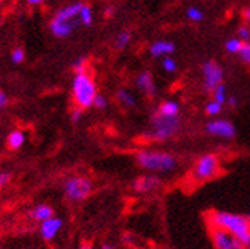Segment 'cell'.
Segmentation results:
<instances>
[{
  "mask_svg": "<svg viewBox=\"0 0 250 249\" xmlns=\"http://www.w3.org/2000/svg\"><path fill=\"white\" fill-rule=\"evenodd\" d=\"M136 164L153 174L171 173L179 167V160L165 150H141L136 153Z\"/></svg>",
  "mask_w": 250,
  "mask_h": 249,
  "instance_id": "cell-2",
  "label": "cell"
},
{
  "mask_svg": "<svg viewBox=\"0 0 250 249\" xmlns=\"http://www.w3.org/2000/svg\"><path fill=\"white\" fill-rule=\"evenodd\" d=\"M162 68H164L168 73H174L177 70V63H176V60H172L171 57H165L164 61H162Z\"/></svg>",
  "mask_w": 250,
  "mask_h": 249,
  "instance_id": "cell-26",
  "label": "cell"
},
{
  "mask_svg": "<svg viewBox=\"0 0 250 249\" xmlns=\"http://www.w3.org/2000/svg\"><path fill=\"white\" fill-rule=\"evenodd\" d=\"M80 249H93V246H92V245H89V243H84V245H81V246H80Z\"/></svg>",
  "mask_w": 250,
  "mask_h": 249,
  "instance_id": "cell-40",
  "label": "cell"
},
{
  "mask_svg": "<svg viewBox=\"0 0 250 249\" xmlns=\"http://www.w3.org/2000/svg\"><path fill=\"white\" fill-rule=\"evenodd\" d=\"M28 217L34 222H44L47 219H51L54 217V208L51 205H46V204H40V205H37L34 206L32 209L28 211Z\"/></svg>",
  "mask_w": 250,
  "mask_h": 249,
  "instance_id": "cell-15",
  "label": "cell"
},
{
  "mask_svg": "<svg viewBox=\"0 0 250 249\" xmlns=\"http://www.w3.org/2000/svg\"><path fill=\"white\" fill-rule=\"evenodd\" d=\"M180 126L182 122L179 116H165L156 112L151 118V129H149L148 138L157 142L168 141L179 133Z\"/></svg>",
  "mask_w": 250,
  "mask_h": 249,
  "instance_id": "cell-4",
  "label": "cell"
},
{
  "mask_svg": "<svg viewBox=\"0 0 250 249\" xmlns=\"http://www.w3.org/2000/svg\"><path fill=\"white\" fill-rule=\"evenodd\" d=\"M83 6H84V3H80V2L62 6V8H60L57 11L54 20H58V22H73L75 19H78L80 11H81Z\"/></svg>",
  "mask_w": 250,
  "mask_h": 249,
  "instance_id": "cell-12",
  "label": "cell"
},
{
  "mask_svg": "<svg viewBox=\"0 0 250 249\" xmlns=\"http://www.w3.org/2000/svg\"><path fill=\"white\" fill-rule=\"evenodd\" d=\"M212 99L217 103H220L221 106L228 101V95H226V86H224L223 83L220 86H217L214 91H212Z\"/></svg>",
  "mask_w": 250,
  "mask_h": 249,
  "instance_id": "cell-21",
  "label": "cell"
},
{
  "mask_svg": "<svg viewBox=\"0 0 250 249\" xmlns=\"http://www.w3.org/2000/svg\"><path fill=\"white\" fill-rule=\"evenodd\" d=\"M130 42H131V34L127 32V31H124L116 37V47L124 49V47H127L130 45Z\"/></svg>",
  "mask_w": 250,
  "mask_h": 249,
  "instance_id": "cell-24",
  "label": "cell"
},
{
  "mask_svg": "<svg viewBox=\"0 0 250 249\" xmlns=\"http://www.w3.org/2000/svg\"><path fill=\"white\" fill-rule=\"evenodd\" d=\"M174 51H176V45L171 43V42H167V40H159V42H154L151 46H149V54L156 58H160V57H169Z\"/></svg>",
  "mask_w": 250,
  "mask_h": 249,
  "instance_id": "cell-16",
  "label": "cell"
},
{
  "mask_svg": "<svg viewBox=\"0 0 250 249\" xmlns=\"http://www.w3.org/2000/svg\"><path fill=\"white\" fill-rule=\"evenodd\" d=\"M107 106H108L107 98L104 95H101V93H98L96 98H95V101H93V107H96L99 110H104V109H107Z\"/></svg>",
  "mask_w": 250,
  "mask_h": 249,
  "instance_id": "cell-29",
  "label": "cell"
},
{
  "mask_svg": "<svg viewBox=\"0 0 250 249\" xmlns=\"http://www.w3.org/2000/svg\"><path fill=\"white\" fill-rule=\"evenodd\" d=\"M208 229H209L212 245H214L215 249H244L246 248L233 234H230L226 229H221L217 226H208Z\"/></svg>",
  "mask_w": 250,
  "mask_h": 249,
  "instance_id": "cell-7",
  "label": "cell"
},
{
  "mask_svg": "<svg viewBox=\"0 0 250 249\" xmlns=\"http://www.w3.org/2000/svg\"><path fill=\"white\" fill-rule=\"evenodd\" d=\"M136 86L142 93L146 96H154L156 95V84L149 72H141L136 78Z\"/></svg>",
  "mask_w": 250,
  "mask_h": 249,
  "instance_id": "cell-13",
  "label": "cell"
},
{
  "mask_svg": "<svg viewBox=\"0 0 250 249\" xmlns=\"http://www.w3.org/2000/svg\"><path fill=\"white\" fill-rule=\"evenodd\" d=\"M81 115H83V110L77 107V109H75V110L72 112V121H73V122H80Z\"/></svg>",
  "mask_w": 250,
  "mask_h": 249,
  "instance_id": "cell-33",
  "label": "cell"
},
{
  "mask_svg": "<svg viewBox=\"0 0 250 249\" xmlns=\"http://www.w3.org/2000/svg\"><path fill=\"white\" fill-rule=\"evenodd\" d=\"M62 190L69 201L72 202H81L87 199L93 191V183L89 178L84 176H72L64 181Z\"/></svg>",
  "mask_w": 250,
  "mask_h": 249,
  "instance_id": "cell-6",
  "label": "cell"
},
{
  "mask_svg": "<svg viewBox=\"0 0 250 249\" xmlns=\"http://www.w3.org/2000/svg\"><path fill=\"white\" fill-rule=\"evenodd\" d=\"M244 249H250V245H249V246H246V248H244Z\"/></svg>",
  "mask_w": 250,
  "mask_h": 249,
  "instance_id": "cell-42",
  "label": "cell"
},
{
  "mask_svg": "<svg viewBox=\"0 0 250 249\" xmlns=\"http://www.w3.org/2000/svg\"><path fill=\"white\" fill-rule=\"evenodd\" d=\"M99 249H115V246L111 245V243H103Z\"/></svg>",
  "mask_w": 250,
  "mask_h": 249,
  "instance_id": "cell-37",
  "label": "cell"
},
{
  "mask_svg": "<svg viewBox=\"0 0 250 249\" xmlns=\"http://www.w3.org/2000/svg\"><path fill=\"white\" fill-rule=\"evenodd\" d=\"M73 70L75 73H85L87 72V58L81 57L73 63Z\"/></svg>",
  "mask_w": 250,
  "mask_h": 249,
  "instance_id": "cell-28",
  "label": "cell"
},
{
  "mask_svg": "<svg viewBox=\"0 0 250 249\" xmlns=\"http://www.w3.org/2000/svg\"><path fill=\"white\" fill-rule=\"evenodd\" d=\"M221 110H223V106L220 103L214 101V99H210V101L206 103V106H205V112L208 116H218L221 113Z\"/></svg>",
  "mask_w": 250,
  "mask_h": 249,
  "instance_id": "cell-22",
  "label": "cell"
},
{
  "mask_svg": "<svg viewBox=\"0 0 250 249\" xmlns=\"http://www.w3.org/2000/svg\"><path fill=\"white\" fill-rule=\"evenodd\" d=\"M8 106V96L5 92H0V110Z\"/></svg>",
  "mask_w": 250,
  "mask_h": 249,
  "instance_id": "cell-34",
  "label": "cell"
},
{
  "mask_svg": "<svg viewBox=\"0 0 250 249\" xmlns=\"http://www.w3.org/2000/svg\"><path fill=\"white\" fill-rule=\"evenodd\" d=\"M96 95V84L89 73H75L72 80V98L77 107L81 110L93 107Z\"/></svg>",
  "mask_w": 250,
  "mask_h": 249,
  "instance_id": "cell-3",
  "label": "cell"
},
{
  "mask_svg": "<svg viewBox=\"0 0 250 249\" xmlns=\"http://www.w3.org/2000/svg\"><path fill=\"white\" fill-rule=\"evenodd\" d=\"M247 220H249V226H250V213L247 214Z\"/></svg>",
  "mask_w": 250,
  "mask_h": 249,
  "instance_id": "cell-41",
  "label": "cell"
},
{
  "mask_svg": "<svg viewBox=\"0 0 250 249\" xmlns=\"http://www.w3.org/2000/svg\"><path fill=\"white\" fill-rule=\"evenodd\" d=\"M157 112L162 115H165V116H179L180 115V106H179V103L172 101V99H168V101H164L159 106Z\"/></svg>",
  "mask_w": 250,
  "mask_h": 249,
  "instance_id": "cell-18",
  "label": "cell"
},
{
  "mask_svg": "<svg viewBox=\"0 0 250 249\" xmlns=\"http://www.w3.org/2000/svg\"><path fill=\"white\" fill-rule=\"evenodd\" d=\"M80 22L84 24V26H92L93 23V9L89 5H84L80 11V16H78Z\"/></svg>",
  "mask_w": 250,
  "mask_h": 249,
  "instance_id": "cell-20",
  "label": "cell"
},
{
  "mask_svg": "<svg viewBox=\"0 0 250 249\" xmlns=\"http://www.w3.org/2000/svg\"><path fill=\"white\" fill-rule=\"evenodd\" d=\"M241 60L244 61V63L250 65V43H244L243 47H241V51L238 52Z\"/></svg>",
  "mask_w": 250,
  "mask_h": 249,
  "instance_id": "cell-30",
  "label": "cell"
},
{
  "mask_svg": "<svg viewBox=\"0 0 250 249\" xmlns=\"http://www.w3.org/2000/svg\"><path fill=\"white\" fill-rule=\"evenodd\" d=\"M205 129L209 135L223 139H233L236 135L235 126L228 119H212L206 124Z\"/></svg>",
  "mask_w": 250,
  "mask_h": 249,
  "instance_id": "cell-9",
  "label": "cell"
},
{
  "mask_svg": "<svg viewBox=\"0 0 250 249\" xmlns=\"http://www.w3.org/2000/svg\"><path fill=\"white\" fill-rule=\"evenodd\" d=\"M77 28V24H75L73 22H58V20H52L51 23H49V29H51V32L58 37V39H66V37H69L73 29Z\"/></svg>",
  "mask_w": 250,
  "mask_h": 249,
  "instance_id": "cell-14",
  "label": "cell"
},
{
  "mask_svg": "<svg viewBox=\"0 0 250 249\" xmlns=\"http://www.w3.org/2000/svg\"><path fill=\"white\" fill-rule=\"evenodd\" d=\"M244 17H246L247 22H250V8H247V9L244 11Z\"/></svg>",
  "mask_w": 250,
  "mask_h": 249,
  "instance_id": "cell-39",
  "label": "cell"
},
{
  "mask_svg": "<svg viewBox=\"0 0 250 249\" xmlns=\"http://www.w3.org/2000/svg\"><path fill=\"white\" fill-rule=\"evenodd\" d=\"M208 226H217L233 234L244 246L250 245V226L247 216L228 213V211H210L206 214Z\"/></svg>",
  "mask_w": 250,
  "mask_h": 249,
  "instance_id": "cell-1",
  "label": "cell"
},
{
  "mask_svg": "<svg viewBox=\"0 0 250 249\" xmlns=\"http://www.w3.org/2000/svg\"><path fill=\"white\" fill-rule=\"evenodd\" d=\"M26 3H29V5H32V6H37V5L43 3V0H26Z\"/></svg>",
  "mask_w": 250,
  "mask_h": 249,
  "instance_id": "cell-36",
  "label": "cell"
},
{
  "mask_svg": "<svg viewBox=\"0 0 250 249\" xmlns=\"http://www.w3.org/2000/svg\"><path fill=\"white\" fill-rule=\"evenodd\" d=\"M23 60H24V51L21 47H16L14 51L11 52V61L14 65H20L23 63Z\"/></svg>",
  "mask_w": 250,
  "mask_h": 249,
  "instance_id": "cell-27",
  "label": "cell"
},
{
  "mask_svg": "<svg viewBox=\"0 0 250 249\" xmlns=\"http://www.w3.org/2000/svg\"><path fill=\"white\" fill-rule=\"evenodd\" d=\"M186 16H188V19L192 20V22H202V20H203V17H205L203 11H202V9H198V8H195V6L188 8Z\"/></svg>",
  "mask_w": 250,
  "mask_h": 249,
  "instance_id": "cell-25",
  "label": "cell"
},
{
  "mask_svg": "<svg viewBox=\"0 0 250 249\" xmlns=\"http://www.w3.org/2000/svg\"><path fill=\"white\" fill-rule=\"evenodd\" d=\"M202 72H203L205 91L212 93V91H214L217 86H220L223 83L224 72H223L221 66L217 65L215 61H206V63H203Z\"/></svg>",
  "mask_w": 250,
  "mask_h": 249,
  "instance_id": "cell-8",
  "label": "cell"
},
{
  "mask_svg": "<svg viewBox=\"0 0 250 249\" xmlns=\"http://www.w3.org/2000/svg\"><path fill=\"white\" fill-rule=\"evenodd\" d=\"M110 14H113V6H107L105 8V16H110Z\"/></svg>",
  "mask_w": 250,
  "mask_h": 249,
  "instance_id": "cell-38",
  "label": "cell"
},
{
  "mask_svg": "<svg viewBox=\"0 0 250 249\" xmlns=\"http://www.w3.org/2000/svg\"><path fill=\"white\" fill-rule=\"evenodd\" d=\"M226 103H228L230 107H236V104H238V101H236V98H235V96H229Z\"/></svg>",
  "mask_w": 250,
  "mask_h": 249,
  "instance_id": "cell-35",
  "label": "cell"
},
{
  "mask_svg": "<svg viewBox=\"0 0 250 249\" xmlns=\"http://www.w3.org/2000/svg\"><path fill=\"white\" fill-rule=\"evenodd\" d=\"M221 173V162L220 158L214 153H208L200 156L191 170V179L197 183H203L218 178Z\"/></svg>",
  "mask_w": 250,
  "mask_h": 249,
  "instance_id": "cell-5",
  "label": "cell"
},
{
  "mask_svg": "<svg viewBox=\"0 0 250 249\" xmlns=\"http://www.w3.org/2000/svg\"><path fill=\"white\" fill-rule=\"evenodd\" d=\"M238 35H240V40L247 42V40H250V29L246 28V26H243V28L238 29Z\"/></svg>",
  "mask_w": 250,
  "mask_h": 249,
  "instance_id": "cell-31",
  "label": "cell"
},
{
  "mask_svg": "<svg viewBox=\"0 0 250 249\" xmlns=\"http://www.w3.org/2000/svg\"><path fill=\"white\" fill-rule=\"evenodd\" d=\"M162 186V181L159 176L156 174H144V176L136 178L131 183V188L136 193H141V194H148V193H153L156 190H159Z\"/></svg>",
  "mask_w": 250,
  "mask_h": 249,
  "instance_id": "cell-10",
  "label": "cell"
},
{
  "mask_svg": "<svg viewBox=\"0 0 250 249\" xmlns=\"http://www.w3.org/2000/svg\"><path fill=\"white\" fill-rule=\"evenodd\" d=\"M62 228V220L60 217H51L44 222L40 223V235L42 239L46 240V242H52L57 234L60 232V229Z\"/></svg>",
  "mask_w": 250,
  "mask_h": 249,
  "instance_id": "cell-11",
  "label": "cell"
},
{
  "mask_svg": "<svg viewBox=\"0 0 250 249\" xmlns=\"http://www.w3.org/2000/svg\"><path fill=\"white\" fill-rule=\"evenodd\" d=\"M9 181H11V173H8V171L0 173V188H3L5 185H8Z\"/></svg>",
  "mask_w": 250,
  "mask_h": 249,
  "instance_id": "cell-32",
  "label": "cell"
},
{
  "mask_svg": "<svg viewBox=\"0 0 250 249\" xmlns=\"http://www.w3.org/2000/svg\"><path fill=\"white\" fill-rule=\"evenodd\" d=\"M24 141V133L21 130H12L9 135H8V139H6V144L9 147V150H19V148L23 147Z\"/></svg>",
  "mask_w": 250,
  "mask_h": 249,
  "instance_id": "cell-17",
  "label": "cell"
},
{
  "mask_svg": "<svg viewBox=\"0 0 250 249\" xmlns=\"http://www.w3.org/2000/svg\"><path fill=\"white\" fill-rule=\"evenodd\" d=\"M116 98H118V101H119L124 107H127V109H133V107H136V104H137L134 95H133L130 91H127V89H119L118 93H116Z\"/></svg>",
  "mask_w": 250,
  "mask_h": 249,
  "instance_id": "cell-19",
  "label": "cell"
},
{
  "mask_svg": "<svg viewBox=\"0 0 250 249\" xmlns=\"http://www.w3.org/2000/svg\"><path fill=\"white\" fill-rule=\"evenodd\" d=\"M244 42L240 40V39H230L226 42V51L229 54H238L241 51V47H243Z\"/></svg>",
  "mask_w": 250,
  "mask_h": 249,
  "instance_id": "cell-23",
  "label": "cell"
}]
</instances>
